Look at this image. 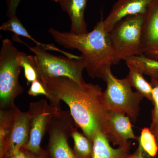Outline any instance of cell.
Here are the masks:
<instances>
[{"instance_id":"cell-15","label":"cell","mask_w":158,"mask_h":158,"mask_svg":"<svg viewBox=\"0 0 158 158\" xmlns=\"http://www.w3.org/2000/svg\"><path fill=\"white\" fill-rule=\"evenodd\" d=\"M0 30L5 31H10L14 33L15 36H22L27 38L28 39L32 40L36 44V45L41 47L46 51H56L62 53L65 56L71 59H79L82 58L81 56H76L70 53L65 52L58 48L54 44H45L38 42L30 35L16 15L9 18V19L7 21L3 23L0 27Z\"/></svg>"},{"instance_id":"cell-8","label":"cell","mask_w":158,"mask_h":158,"mask_svg":"<svg viewBox=\"0 0 158 158\" xmlns=\"http://www.w3.org/2000/svg\"><path fill=\"white\" fill-rule=\"evenodd\" d=\"M61 110L53 107L45 100L31 102L28 112L31 123L30 139L27 144L22 147L33 153L38 154L41 148L40 144L51 117L56 111Z\"/></svg>"},{"instance_id":"cell-27","label":"cell","mask_w":158,"mask_h":158,"mask_svg":"<svg viewBox=\"0 0 158 158\" xmlns=\"http://www.w3.org/2000/svg\"><path fill=\"white\" fill-rule=\"evenodd\" d=\"M13 158H27L21 148L15 150L13 153Z\"/></svg>"},{"instance_id":"cell-18","label":"cell","mask_w":158,"mask_h":158,"mask_svg":"<svg viewBox=\"0 0 158 158\" xmlns=\"http://www.w3.org/2000/svg\"><path fill=\"white\" fill-rule=\"evenodd\" d=\"M127 65H131L143 74L151 77L158 75V61L149 59L144 55L135 56L125 61Z\"/></svg>"},{"instance_id":"cell-16","label":"cell","mask_w":158,"mask_h":158,"mask_svg":"<svg viewBox=\"0 0 158 158\" xmlns=\"http://www.w3.org/2000/svg\"><path fill=\"white\" fill-rule=\"evenodd\" d=\"M17 108L15 106L6 110H0V156L2 155L12 131Z\"/></svg>"},{"instance_id":"cell-12","label":"cell","mask_w":158,"mask_h":158,"mask_svg":"<svg viewBox=\"0 0 158 158\" xmlns=\"http://www.w3.org/2000/svg\"><path fill=\"white\" fill-rule=\"evenodd\" d=\"M31 123L28 112H23L17 108L14 124L9 140L0 158H13L15 150L27 144L30 139Z\"/></svg>"},{"instance_id":"cell-4","label":"cell","mask_w":158,"mask_h":158,"mask_svg":"<svg viewBox=\"0 0 158 158\" xmlns=\"http://www.w3.org/2000/svg\"><path fill=\"white\" fill-rule=\"evenodd\" d=\"M103 80L107 85L103 92L106 108L110 111L124 113L131 122L135 123L140 113V103L144 97L138 91H133L127 77L117 78L111 69L106 72Z\"/></svg>"},{"instance_id":"cell-14","label":"cell","mask_w":158,"mask_h":158,"mask_svg":"<svg viewBox=\"0 0 158 158\" xmlns=\"http://www.w3.org/2000/svg\"><path fill=\"white\" fill-rule=\"evenodd\" d=\"M93 149L90 158H127L131 146L113 148L104 133L98 131L94 136Z\"/></svg>"},{"instance_id":"cell-28","label":"cell","mask_w":158,"mask_h":158,"mask_svg":"<svg viewBox=\"0 0 158 158\" xmlns=\"http://www.w3.org/2000/svg\"><path fill=\"white\" fill-rule=\"evenodd\" d=\"M51 1L56 2H59V0H51Z\"/></svg>"},{"instance_id":"cell-10","label":"cell","mask_w":158,"mask_h":158,"mask_svg":"<svg viewBox=\"0 0 158 158\" xmlns=\"http://www.w3.org/2000/svg\"><path fill=\"white\" fill-rule=\"evenodd\" d=\"M143 55L158 61V0H154L144 15L142 30Z\"/></svg>"},{"instance_id":"cell-21","label":"cell","mask_w":158,"mask_h":158,"mask_svg":"<svg viewBox=\"0 0 158 158\" xmlns=\"http://www.w3.org/2000/svg\"><path fill=\"white\" fill-rule=\"evenodd\" d=\"M138 141L150 156L155 157L157 156L158 145L156 138L149 128L144 127L141 130Z\"/></svg>"},{"instance_id":"cell-1","label":"cell","mask_w":158,"mask_h":158,"mask_svg":"<svg viewBox=\"0 0 158 158\" xmlns=\"http://www.w3.org/2000/svg\"><path fill=\"white\" fill-rule=\"evenodd\" d=\"M40 81L48 94L51 106L60 109L61 101L68 105L76 125L90 141L93 142L98 131L107 135L110 111L105 106L103 91L98 85L81 86L66 77H41Z\"/></svg>"},{"instance_id":"cell-2","label":"cell","mask_w":158,"mask_h":158,"mask_svg":"<svg viewBox=\"0 0 158 158\" xmlns=\"http://www.w3.org/2000/svg\"><path fill=\"white\" fill-rule=\"evenodd\" d=\"M48 32L55 41L65 48L78 50L81 52L85 69L92 78L103 79L113 65V54L110 33L105 31L103 20L90 32L75 34L61 32L52 27Z\"/></svg>"},{"instance_id":"cell-13","label":"cell","mask_w":158,"mask_h":158,"mask_svg":"<svg viewBox=\"0 0 158 158\" xmlns=\"http://www.w3.org/2000/svg\"><path fill=\"white\" fill-rule=\"evenodd\" d=\"M88 0H59V3L63 11L71 20V33L82 34L88 33L85 19V9Z\"/></svg>"},{"instance_id":"cell-22","label":"cell","mask_w":158,"mask_h":158,"mask_svg":"<svg viewBox=\"0 0 158 158\" xmlns=\"http://www.w3.org/2000/svg\"><path fill=\"white\" fill-rule=\"evenodd\" d=\"M151 78L154 107L152 111V123L149 129L157 139L158 138V75Z\"/></svg>"},{"instance_id":"cell-19","label":"cell","mask_w":158,"mask_h":158,"mask_svg":"<svg viewBox=\"0 0 158 158\" xmlns=\"http://www.w3.org/2000/svg\"><path fill=\"white\" fill-rule=\"evenodd\" d=\"M18 63L23 69L24 76L27 85L36 80L39 81L40 74L35 57L24 52L19 51L18 54Z\"/></svg>"},{"instance_id":"cell-24","label":"cell","mask_w":158,"mask_h":158,"mask_svg":"<svg viewBox=\"0 0 158 158\" xmlns=\"http://www.w3.org/2000/svg\"><path fill=\"white\" fill-rule=\"evenodd\" d=\"M22 0H7V16L9 18L16 15V10Z\"/></svg>"},{"instance_id":"cell-7","label":"cell","mask_w":158,"mask_h":158,"mask_svg":"<svg viewBox=\"0 0 158 158\" xmlns=\"http://www.w3.org/2000/svg\"><path fill=\"white\" fill-rule=\"evenodd\" d=\"M76 127L69 111L59 110L53 114L47 130L50 158H76L68 143L69 138Z\"/></svg>"},{"instance_id":"cell-23","label":"cell","mask_w":158,"mask_h":158,"mask_svg":"<svg viewBox=\"0 0 158 158\" xmlns=\"http://www.w3.org/2000/svg\"><path fill=\"white\" fill-rule=\"evenodd\" d=\"M30 95L37 96L39 95H43L48 98L49 94L42 83L37 80L31 83V86L28 91Z\"/></svg>"},{"instance_id":"cell-5","label":"cell","mask_w":158,"mask_h":158,"mask_svg":"<svg viewBox=\"0 0 158 158\" xmlns=\"http://www.w3.org/2000/svg\"><path fill=\"white\" fill-rule=\"evenodd\" d=\"M14 40L23 44L34 54L40 74L41 77L50 78L66 77L84 86L87 84L83 77V72L85 69L84 58L79 59H71L67 57L57 56L46 50L41 47L36 45L34 47L19 38L13 36ZM39 79V80H40Z\"/></svg>"},{"instance_id":"cell-11","label":"cell","mask_w":158,"mask_h":158,"mask_svg":"<svg viewBox=\"0 0 158 158\" xmlns=\"http://www.w3.org/2000/svg\"><path fill=\"white\" fill-rule=\"evenodd\" d=\"M109 119V133L107 137L114 146L129 147L131 146V142L129 140L138 141L139 137L134 134L131 121L125 114L110 111Z\"/></svg>"},{"instance_id":"cell-20","label":"cell","mask_w":158,"mask_h":158,"mask_svg":"<svg viewBox=\"0 0 158 158\" xmlns=\"http://www.w3.org/2000/svg\"><path fill=\"white\" fill-rule=\"evenodd\" d=\"M77 127L73 130L71 137L74 141L73 152L76 158H90L93 152V142L78 131Z\"/></svg>"},{"instance_id":"cell-6","label":"cell","mask_w":158,"mask_h":158,"mask_svg":"<svg viewBox=\"0 0 158 158\" xmlns=\"http://www.w3.org/2000/svg\"><path fill=\"white\" fill-rule=\"evenodd\" d=\"M19 52L10 40H3L0 51L1 110L15 106V98L23 92V88L19 81L23 69L17 61Z\"/></svg>"},{"instance_id":"cell-26","label":"cell","mask_w":158,"mask_h":158,"mask_svg":"<svg viewBox=\"0 0 158 158\" xmlns=\"http://www.w3.org/2000/svg\"><path fill=\"white\" fill-rule=\"evenodd\" d=\"M148 154L142 148L141 144L138 143V148L132 154L129 155L127 158H150Z\"/></svg>"},{"instance_id":"cell-25","label":"cell","mask_w":158,"mask_h":158,"mask_svg":"<svg viewBox=\"0 0 158 158\" xmlns=\"http://www.w3.org/2000/svg\"><path fill=\"white\" fill-rule=\"evenodd\" d=\"M21 148L24 152L27 158H50L48 152L44 150L42 148L38 154L33 153L23 148Z\"/></svg>"},{"instance_id":"cell-17","label":"cell","mask_w":158,"mask_h":158,"mask_svg":"<svg viewBox=\"0 0 158 158\" xmlns=\"http://www.w3.org/2000/svg\"><path fill=\"white\" fill-rule=\"evenodd\" d=\"M127 65L129 69L127 77L132 87H134L144 98L152 102V88L150 83L148 82L143 77V74L140 71L131 65Z\"/></svg>"},{"instance_id":"cell-30","label":"cell","mask_w":158,"mask_h":158,"mask_svg":"<svg viewBox=\"0 0 158 158\" xmlns=\"http://www.w3.org/2000/svg\"><path fill=\"white\" fill-rule=\"evenodd\" d=\"M156 140H157V144H158V138H157Z\"/></svg>"},{"instance_id":"cell-29","label":"cell","mask_w":158,"mask_h":158,"mask_svg":"<svg viewBox=\"0 0 158 158\" xmlns=\"http://www.w3.org/2000/svg\"><path fill=\"white\" fill-rule=\"evenodd\" d=\"M150 158H158V156H156L155 157H150Z\"/></svg>"},{"instance_id":"cell-9","label":"cell","mask_w":158,"mask_h":158,"mask_svg":"<svg viewBox=\"0 0 158 158\" xmlns=\"http://www.w3.org/2000/svg\"><path fill=\"white\" fill-rule=\"evenodd\" d=\"M154 0H118L111 11L103 20L105 31L110 33L121 19L128 16L145 15Z\"/></svg>"},{"instance_id":"cell-3","label":"cell","mask_w":158,"mask_h":158,"mask_svg":"<svg viewBox=\"0 0 158 158\" xmlns=\"http://www.w3.org/2000/svg\"><path fill=\"white\" fill-rule=\"evenodd\" d=\"M145 15L128 16L116 23L110 32L113 65L143 55L142 30Z\"/></svg>"}]
</instances>
